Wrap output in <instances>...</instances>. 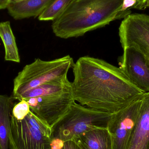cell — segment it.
<instances>
[{
	"label": "cell",
	"instance_id": "cell-12",
	"mask_svg": "<svg viewBox=\"0 0 149 149\" xmlns=\"http://www.w3.org/2000/svg\"><path fill=\"white\" fill-rule=\"evenodd\" d=\"M73 140L86 149H113L112 137L107 128L90 130Z\"/></svg>",
	"mask_w": 149,
	"mask_h": 149
},
{
	"label": "cell",
	"instance_id": "cell-11",
	"mask_svg": "<svg viewBox=\"0 0 149 149\" xmlns=\"http://www.w3.org/2000/svg\"><path fill=\"white\" fill-rule=\"evenodd\" d=\"M54 0H24L10 3L7 7L9 15L15 20L39 16Z\"/></svg>",
	"mask_w": 149,
	"mask_h": 149
},
{
	"label": "cell",
	"instance_id": "cell-19",
	"mask_svg": "<svg viewBox=\"0 0 149 149\" xmlns=\"http://www.w3.org/2000/svg\"><path fill=\"white\" fill-rule=\"evenodd\" d=\"M137 1V0H123L122 6L120 10L122 13H127L130 12L128 9L133 8Z\"/></svg>",
	"mask_w": 149,
	"mask_h": 149
},
{
	"label": "cell",
	"instance_id": "cell-23",
	"mask_svg": "<svg viewBox=\"0 0 149 149\" xmlns=\"http://www.w3.org/2000/svg\"><path fill=\"white\" fill-rule=\"evenodd\" d=\"M147 8H149V0H148L145 6V9Z\"/></svg>",
	"mask_w": 149,
	"mask_h": 149
},
{
	"label": "cell",
	"instance_id": "cell-17",
	"mask_svg": "<svg viewBox=\"0 0 149 149\" xmlns=\"http://www.w3.org/2000/svg\"><path fill=\"white\" fill-rule=\"evenodd\" d=\"M30 111L29 105L27 101L22 100L14 106L12 111V116L17 120H23Z\"/></svg>",
	"mask_w": 149,
	"mask_h": 149
},
{
	"label": "cell",
	"instance_id": "cell-20",
	"mask_svg": "<svg viewBox=\"0 0 149 149\" xmlns=\"http://www.w3.org/2000/svg\"><path fill=\"white\" fill-rule=\"evenodd\" d=\"M147 1L148 0H137L136 3L133 8L137 9H144Z\"/></svg>",
	"mask_w": 149,
	"mask_h": 149
},
{
	"label": "cell",
	"instance_id": "cell-2",
	"mask_svg": "<svg viewBox=\"0 0 149 149\" xmlns=\"http://www.w3.org/2000/svg\"><path fill=\"white\" fill-rule=\"evenodd\" d=\"M123 0H72L52 24L56 36L63 39L84 36L130 15L122 13Z\"/></svg>",
	"mask_w": 149,
	"mask_h": 149
},
{
	"label": "cell",
	"instance_id": "cell-22",
	"mask_svg": "<svg viewBox=\"0 0 149 149\" xmlns=\"http://www.w3.org/2000/svg\"><path fill=\"white\" fill-rule=\"evenodd\" d=\"M24 1V0H9V3H10L17 2L21 1Z\"/></svg>",
	"mask_w": 149,
	"mask_h": 149
},
{
	"label": "cell",
	"instance_id": "cell-15",
	"mask_svg": "<svg viewBox=\"0 0 149 149\" xmlns=\"http://www.w3.org/2000/svg\"><path fill=\"white\" fill-rule=\"evenodd\" d=\"M0 37L5 49V60L20 63V57L15 38L9 21L0 22Z\"/></svg>",
	"mask_w": 149,
	"mask_h": 149
},
{
	"label": "cell",
	"instance_id": "cell-14",
	"mask_svg": "<svg viewBox=\"0 0 149 149\" xmlns=\"http://www.w3.org/2000/svg\"><path fill=\"white\" fill-rule=\"evenodd\" d=\"M72 90L71 82L68 77L63 79L46 82L30 89L21 94L17 100L21 101L33 97H39L46 95L58 93L67 90Z\"/></svg>",
	"mask_w": 149,
	"mask_h": 149
},
{
	"label": "cell",
	"instance_id": "cell-7",
	"mask_svg": "<svg viewBox=\"0 0 149 149\" xmlns=\"http://www.w3.org/2000/svg\"><path fill=\"white\" fill-rule=\"evenodd\" d=\"M142 96L112 114L107 129L112 137L113 149L127 148L138 119Z\"/></svg>",
	"mask_w": 149,
	"mask_h": 149
},
{
	"label": "cell",
	"instance_id": "cell-13",
	"mask_svg": "<svg viewBox=\"0 0 149 149\" xmlns=\"http://www.w3.org/2000/svg\"><path fill=\"white\" fill-rule=\"evenodd\" d=\"M13 97L0 95V149H9V134L12 111Z\"/></svg>",
	"mask_w": 149,
	"mask_h": 149
},
{
	"label": "cell",
	"instance_id": "cell-10",
	"mask_svg": "<svg viewBox=\"0 0 149 149\" xmlns=\"http://www.w3.org/2000/svg\"><path fill=\"white\" fill-rule=\"evenodd\" d=\"M126 149H149V92L142 96L138 119Z\"/></svg>",
	"mask_w": 149,
	"mask_h": 149
},
{
	"label": "cell",
	"instance_id": "cell-9",
	"mask_svg": "<svg viewBox=\"0 0 149 149\" xmlns=\"http://www.w3.org/2000/svg\"><path fill=\"white\" fill-rule=\"evenodd\" d=\"M123 49L120 68L138 89L143 93H148L149 58L134 47Z\"/></svg>",
	"mask_w": 149,
	"mask_h": 149
},
{
	"label": "cell",
	"instance_id": "cell-1",
	"mask_svg": "<svg viewBox=\"0 0 149 149\" xmlns=\"http://www.w3.org/2000/svg\"><path fill=\"white\" fill-rule=\"evenodd\" d=\"M72 68V95L75 101L82 106L113 114L144 93L131 82L120 67L102 59L81 57Z\"/></svg>",
	"mask_w": 149,
	"mask_h": 149
},
{
	"label": "cell",
	"instance_id": "cell-21",
	"mask_svg": "<svg viewBox=\"0 0 149 149\" xmlns=\"http://www.w3.org/2000/svg\"><path fill=\"white\" fill-rule=\"evenodd\" d=\"M9 0H0V10L7 8Z\"/></svg>",
	"mask_w": 149,
	"mask_h": 149
},
{
	"label": "cell",
	"instance_id": "cell-3",
	"mask_svg": "<svg viewBox=\"0 0 149 149\" xmlns=\"http://www.w3.org/2000/svg\"><path fill=\"white\" fill-rule=\"evenodd\" d=\"M112 114L77 104L74 102L67 113L51 127L54 143L74 140L93 129L107 128Z\"/></svg>",
	"mask_w": 149,
	"mask_h": 149
},
{
	"label": "cell",
	"instance_id": "cell-16",
	"mask_svg": "<svg viewBox=\"0 0 149 149\" xmlns=\"http://www.w3.org/2000/svg\"><path fill=\"white\" fill-rule=\"evenodd\" d=\"M72 0H54L38 17L41 21H54L64 11Z\"/></svg>",
	"mask_w": 149,
	"mask_h": 149
},
{
	"label": "cell",
	"instance_id": "cell-8",
	"mask_svg": "<svg viewBox=\"0 0 149 149\" xmlns=\"http://www.w3.org/2000/svg\"><path fill=\"white\" fill-rule=\"evenodd\" d=\"M122 47H134L149 58V16L130 14L124 18L119 29Z\"/></svg>",
	"mask_w": 149,
	"mask_h": 149
},
{
	"label": "cell",
	"instance_id": "cell-6",
	"mask_svg": "<svg viewBox=\"0 0 149 149\" xmlns=\"http://www.w3.org/2000/svg\"><path fill=\"white\" fill-rule=\"evenodd\" d=\"M26 100L30 111L50 127L67 113L75 102L72 90L33 97Z\"/></svg>",
	"mask_w": 149,
	"mask_h": 149
},
{
	"label": "cell",
	"instance_id": "cell-18",
	"mask_svg": "<svg viewBox=\"0 0 149 149\" xmlns=\"http://www.w3.org/2000/svg\"><path fill=\"white\" fill-rule=\"evenodd\" d=\"M58 149H86L78 141L75 140H70L63 142Z\"/></svg>",
	"mask_w": 149,
	"mask_h": 149
},
{
	"label": "cell",
	"instance_id": "cell-4",
	"mask_svg": "<svg viewBox=\"0 0 149 149\" xmlns=\"http://www.w3.org/2000/svg\"><path fill=\"white\" fill-rule=\"evenodd\" d=\"M74 63L70 55L51 61L37 58L24 67L14 79L13 99L17 100L23 93L46 82L67 78Z\"/></svg>",
	"mask_w": 149,
	"mask_h": 149
},
{
	"label": "cell",
	"instance_id": "cell-5",
	"mask_svg": "<svg viewBox=\"0 0 149 149\" xmlns=\"http://www.w3.org/2000/svg\"><path fill=\"white\" fill-rule=\"evenodd\" d=\"M51 127L30 111L19 120L11 115L9 134L10 149H55Z\"/></svg>",
	"mask_w": 149,
	"mask_h": 149
}]
</instances>
